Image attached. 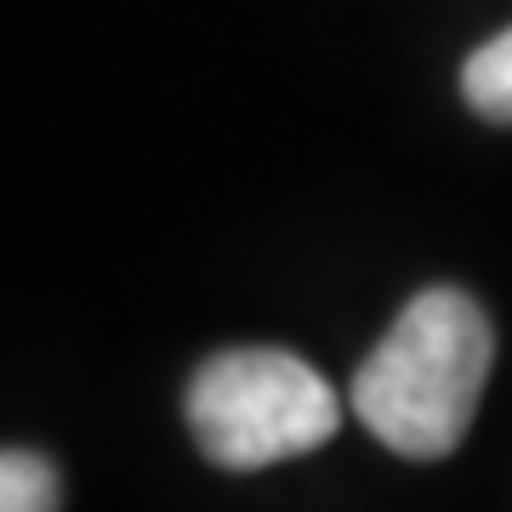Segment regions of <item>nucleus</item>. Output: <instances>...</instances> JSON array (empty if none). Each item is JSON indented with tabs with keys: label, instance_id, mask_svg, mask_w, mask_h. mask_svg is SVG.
Segmentation results:
<instances>
[{
	"label": "nucleus",
	"instance_id": "obj_3",
	"mask_svg": "<svg viewBox=\"0 0 512 512\" xmlns=\"http://www.w3.org/2000/svg\"><path fill=\"white\" fill-rule=\"evenodd\" d=\"M461 97H467L473 114H484L495 126H512V29L490 35L461 63Z\"/></svg>",
	"mask_w": 512,
	"mask_h": 512
},
{
	"label": "nucleus",
	"instance_id": "obj_4",
	"mask_svg": "<svg viewBox=\"0 0 512 512\" xmlns=\"http://www.w3.org/2000/svg\"><path fill=\"white\" fill-rule=\"evenodd\" d=\"M63 484L57 467L35 450H0V512H57Z\"/></svg>",
	"mask_w": 512,
	"mask_h": 512
},
{
	"label": "nucleus",
	"instance_id": "obj_1",
	"mask_svg": "<svg viewBox=\"0 0 512 512\" xmlns=\"http://www.w3.org/2000/svg\"><path fill=\"white\" fill-rule=\"evenodd\" d=\"M495 359V330L467 291L427 285L404 302L359 376L353 416L393 456L439 461L450 456L478 416Z\"/></svg>",
	"mask_w": 512,
	"mask_h": 512
},
{
	"label": "nucleus",
	"instance_id": "obj_2",
	"mask_svg": "<svg viewBox=\"0 0 512 512\" xmlns=\"http://www.w3.org/2000/svg\"><path fill=\"white\" fill-rule=\"evenodd\" d=\"M342 404L308 359L285 348H234L194 370L188 433L228 473L308 456L336 433Z\"/></svg>",
	"mask_w": 512,
	"mask_h": 512
}]
</instances>
